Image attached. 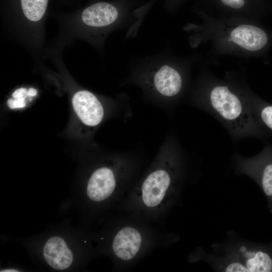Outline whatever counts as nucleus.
Returning <instances> with one entry per match:
<instances>
[{
    "instance_id": "13",
    "label": "nucleus",
    "mask_w": 272,
    "mask_h": 272,
    "mask_svg": "<svg viewBox=\"0 0 272 272\" xmlns=\"http://www.w3.org/2000/svg\"><path fill=\"white\" fill-rule=\"evenodd\" d=\"M261 117L264 123L272 129V106L265 107L262 110Z\"/></svg>"
},
{
    "instance_id": "10",
    "label": "nucleus",
    "mask_w": 272,
    "mask_h": 272,
    "mask_svg": "<svg viewBox=\"0 0 272 272\" xmlns=\"http://www.w3.org/2000/svg\"><path fill=\"white\" fill-rule=\"evenodd\" d=\"M244 170L253 177L260 187L272 213V158L260 159L245 166Z\"/></svg>"
},
{
    "instance_id": "1",
    "label": "nucleus",
    "mask_w": 272,
    "mask_h": 272,
    "mask_svg": "<svg viewBox=\"0 0 272 272\" xmlns=\"http://www.w3.org/2000/svg\"><path fill=\"white\" fill-rule=\"evenodd\" d=\"M129 84L139 87L146 99L165 107L180 92L183 79L165 51H162L132 59L127 77L122 83Z\"/></svg>"
},
{
    "instance_id": "2",
    "label": "nucleus",
    "mask_w": 272,
    "mask_h": 272,
    "mask_svg": "<svg viewBox=\"0 0 272 272\" xmlns=\"http://www.w3.org/2000/svg\"><path fill=\"white\" fill-rule=\"evenodd\" d=\"M229 240L213 247L215 251L226 253L243 265L247 272L272 271V242L259 244L237 238L229 234Z\"/></svg>"
},
{
    "instance_id": "17",
    "label": "nucleus",
    "mask_w": 272,
    "mask_h": 272,
    "mask_svg": "<svg viewBox=\"0 0 272 272\" xmlns=\"http://www.w3.org/2000/svg\"><path fill=\"white\" fill-rule=\"evenodd\" d=\"M37 94V90L33 88H31L28 90L27 96L28 97L35 96Z\"/></svg>"
},
{
    "instance_id": "5",
    "label": "nucleus",
    "mask_w": 272,
    "mask_h": 272,
    "mask_svg": "<svg viewBox=\"0 0 272 272\" xmlns=\"http://www.w3.org/2000/svg\"><path fill=\"white\" fill-rule=\"evenodd\" d=\"M210 101L214 109L227 120L237 121L244 115L240 100L226 86L214 88L210 94Z\"/></svg>"
},
{
    "instance_id": "8",
    "label": "nucleus",
    "mask_w": 272,
    "mask_h": 272,
    "mask_svg": "<svg viewBox=\"0 0 272 272\" xmlns=\"http://www.w3.org/2000/svg\"><path fill=\"white\" fill-rule=\"evenodd\" d=\"M142 243L140 232L130 227L120 230L115 236L112 249L115 255L124 260L132 259L139 251Z\"/></svg>"
},
{
    "instance_id": "4",
    "label": "nucleus",
    "mask_w": 272,
    "mask_h": 272,
    "mask_svg": "<svg viewBox=\"0 0 272 272\" xmlns=\"http://www.w3.org/2000/svg\"><path fill=\"white\" fill-rule=\"evenodd\" d=\"M72 105L81 121L89 128L97 127L105 118L103 103L89 91L81 90L76 92L72 98Z\"/></svg>"
},
{
    "instance_id": "15",
    "label": "nucleus",
    "mask_w": 272,
    "mask_h": 272,
    "mask_svg": "<svg viewBox=\"0 0 272 272\" xmlns=\"http://www.w3.org/2000/svg\"><path fill=\"white\" fill-rule=\"evenodd\" d=\"M225 6L235 9L241 8L244 5V0H221Z\"/></svg>"
},
{
    "instance_id": "16",
    "label": "nucleus",
    "mask_w": 272,
    "mask_h": 272,
    "mask_svg": "<svg viewBox=\"0 0 272 272\" xmlns=\"http://www.w3.org/2000/svg\"><path fill=\"white\" fill-rule=\"evenodd\" d=\"M28 90L24 88H20L15 90L12 94L13 98H26L27 96Z\"/></svg>"
},
{
    "instance_id": "9",
    "label": "nucleus",
    "mask_w": 272,
    "mask_h": 272,
    "mask_svg": "<svg viewBox=\"0 0 272 272\" xmlns=\"http://www.w3.org/2000/svg\"><path fill=\"white\" fill-rule=\"evenodd\" d=\"M230 38L235 44L249 51L261 49L268 40L263 30L250 25L237 27L231 32Z\"/></svg>"
},
{
    "instance_id": "6",
    "label": "nucleus",
    "mask_w": 272,
    "mask_h": 272,
    "mask_svg": "<svg viewBox=\"0 0 272 272\" xmlns=\"http://www.w3.org/2000/svg\"><path fill=\"white\" fill-rule=\"evenodd\" d=\"M116 183L115 171L110 167L102 166L96 169L90 177L87 194L91 200L101 201L109 197Z\"/></svg>"
},
{
    "instance_id": "7",
    "label": "nucleus",
    "mask_w": 272,
    "mask_h": 272,
    "mask_svg": "<svg viewBox=\"0 0 272 272\" xmlns=\"http://www.w3.org/2000/svg\"><path fill=\"white\" fill-rule=\"evenodd\" d=\"M45 261L52 268L64 270L71 266L73 261V254L64 239L53 236L47 240L43 249Z\"/></svg>"
},
{
    "instance_id": "11",
    "label": "nucleus",
    "mask_w": 272,
    "mask_h": 272,
    "mask_svg": "<svg viewBox=\"0 0 272 272\" xmlns=\"http://www.w3.org/2000/svg\"><path fill=\"white\" fill-rule=\"evenodd\" d=\"M208 254V263L218 271L226 272H247L246 267L229 255Z\"/></svg>"
},
{
    "instance_id": "18",
    "label": "nucleus",
    "mask_w": 272,
    "mask_h": 272,
    "mask_svg": "<svg viewBox=\"0 0 272 272\" xmlns=\"http://www.w3.org/2000/svg\"><path fill=\"white\" fill-rule=\"evenodd\" d=\"M1 272H3V271H6V272H8V271H18L17 270H16V269H5V270H1Z\"/></svg>"
},
{
    "instance_id": "14",
    "label": "nucleus",
    "mask_w": 272,
    "mask_h": 272,
    "mask_svg": "<svg viewBox=\"0 0 272 272\" xmlns=\"http://www.w3.org/2000/svg\"><path fill=\"white\" fill-rule=\"evenodd\" d=\"M7 103L8 107L11 109L23 108L26 106L25 98H10Z\"/></svg>"
},
{
    "instance_id": "3",
    "label": "nucleus",
    "mask_w": 272,
    "mask_h": 272,
    "mask_svg": "<svg viewBox=\"0 0 272 272\" xmlns=\"http://www.w3.org/2000/svg\"><path fill=\"white\" fill-rule=\"evenodd\" d=\"M172 140L167 137L162 146L165 152L163 166L151 171L144 180L142 186V199L148 207H155L162 201L169 187L173 182L174 167L169 157L173 147ZM163 153L164 152L161 147Z\"/></svg>"
},
{
    "instance_id": "12",
    "label": "nucleus",
    "mask_w": 272,
    "mask_h": 272,
    "mask_svg": "<svg viewBox=\"0 0 272 272\" xmlns=\"http://www.w3.org/2000/svg\"><path fill=\"white\" fill-rule=\"evenodd\" d=\"M48 0H20L24 16L29 20L37 22L42 18L47 9Z\"/></svg>"
}]
</instances>
